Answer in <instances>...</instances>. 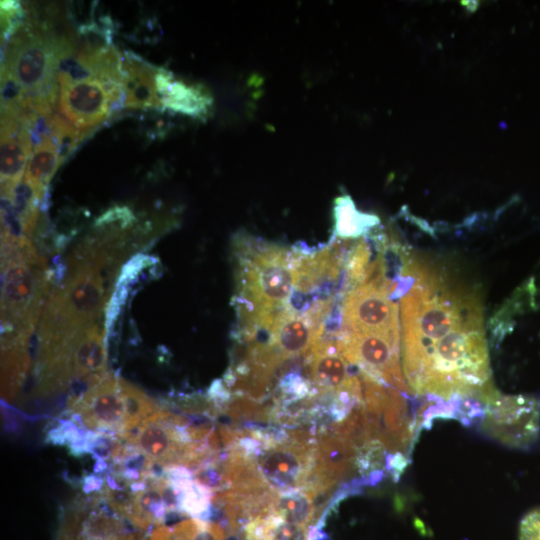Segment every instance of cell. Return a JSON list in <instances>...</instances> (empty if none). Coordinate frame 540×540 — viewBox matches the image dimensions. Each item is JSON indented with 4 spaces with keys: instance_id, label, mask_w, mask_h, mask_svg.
<instances>
[{
    "instance_id": "4fadbf2b",
    "label": "cell",
    "mask_w": 540,
    "mask_h": 540,
    "mask_svg": "<svg viewBox=\"0 0 540 540\" xmlns=\"http://www.w3.org/2000/svg\"><path fill=\"white\" fill-rule=\"evenodd\" d=\"M164 109L192 117H203L212 105V98L205 87L173 79L159 93Z\"/></svg>"
},
{
    "instance_id": "ac0fdd59",
    "label": "cell",
    "mask_w": 540,
    "mask_h": 540,
    "mask_svg": "<svg viewBox=\"0 0 540 540\" xmlns=\"http://www.w3.org/2000/svg\"><path fill=\"white\" fill-rule=\"evenodd\" d=\"M46 125L58 147L61 164L76 149L85 135L89 133L79 130L60 114L54 112L46 117Z\"/></svg>"
},
{
    "instance_id": "d6986e66",
    "label": "cell",
    "mask_w": 540,
    "mask_h": 540,
    "mask_svg": "<svg viewBox=\"0 0 540 540\" xmlns=\"http://www.w3.org/2000/svg\"><path fill=\"white\" fill-rule=\"evenodd\" d=\"M25 11L18 1H1V43L2 48L24 23Z\"/></svg>"
},
{
    "instance_id": "44dd1931",
    "label": "cell",
    "mask_w": 540,
    "mask_h": 540,
    "mask_svg": "<svg viewBox=\"0 0 540 540\" xmlns=\"http://www.w3.org/2000/svg\"><path fill=\"white\" fill-rule=\"evenodd\" d=\"M152 263V258L144 254H138L134 256L130 261L125 264L119 276L117 285H127L129 281L137 277V275L143 268L147 267Z\"/></svg>"
},
{
    "instance_id": "ffe728a7",
    "label": "cell",
    "mask_w": 540,
    "mask_h": 540,
    "mask_svg": "<svg viewBox=\"0 0 540 540\" xmlns=\"http://www.w3.org/2000/svg\"><path fill=\"white\" fill-rule=\"evenodd\" d=\"M519 540H540V507L529 511L521 520Z\"/></svg>"
},
{
    "instance_id": "7a4b0ae2",
    "label": "cell",
    "mask_w": 540,
    "mask_h": 540,
    "mask_svg": "<svg viewBox=\"0 0 540 540\" xmlns=\"http://www.w3.org/2000/svg\"><path fill=\"white\" fill-rule=\"evenodd\" d=\"M233 247L240 335L251 338L257 332L270 334L294 290L292 252L248 235L238 236Z\"/></svg>"
},
{
    "instance_id": "8992f818",
    "label": "cell",
    "mask_w": 540,
    "mask_h": 540,
    "mask_svg": "<svg viewBox=\"0 0 540 540\" xmlns=\"http://www.w3.org/2000/svg\"><path fill=\"white\" fill-rule=\"evenodd\" d=\"M124 107L122 87L90 77L58 86L57 111L82 131L91 132Z\"/></svg>"
},
{
    "instance_id": "2e32d148",
    "label": "cell",
    "mask_w": 540,
    "mask_h": 540,
    "mask_svg": "<svg viewBox=\"0 0 540 540\" xmlns=\"http://www.w3.org/2000/svg\"><path fill=\"white\" fill-rule=\"evenodd\" d=\"M273 514L283 523L310 527L316 521L312 491L300 489L278 494Z\"/></svg>"
},
{
    "instance_id": "8fae6325",
    "label": "cell",
    "mask_w": 540,
    "mask_h": 540,
    "mask_svg": "<svg viewBox=\"0 0 540 540\" xmlns=\"http://www.w3.org/2000/svg\"><path fill=\"white\" fill-rule=\"evenodd\" d=\"M32 146L31 130L21 117L19 129L1 137V195L11 196L23 179Z\"/></svg>"
},
{
    "instance_id": "5bb4252c",
    "label": "cell",
    "mask_w": 540,
    "mask_h": 540,
    "mask_svg": "<svg viewBox=\"0 0 540 540\" xmlns=\"http://www.w3.org/2000/svg\"><path fill=\"white\" fill-rule=\"evenodd\" d=\"M60 165L58 147L49 131H46L33 140V150L23 180L44 192Z\"/></svg>"
},
{
    "instance_id": "ba28073f",
    "label": "cell",
    "mask_w": 540,
    "mask_h": 540,
    "mask_svg": "<svg viewBox=\"0 0 540 540\" xmlns=\"http://www.w3.org/2000/svg\"><path fill=\"white\" fill-rule=\"evenodd\" d=\"M161 414L146 419L134 436L135 445L159 463L195 464L201 459L197 444L185 442L168 423H161Z\"/></svg>"
},
{
    "instance_id": "9a60e30c",
    "label": "cell",
    "mask_w": 540,
    "mask_h": 540,
    "mask_svg": "<svg viewBox=\"0 0 540 540\" xmlns=\"http://www.w3.org/2000/svg\"><path fill=\"white\" fill-rule=\"evenodd\" d=\"M58 540H143L127 534L112 519L99 517L88 521L77 516L67 519L62 525Z\"/></svg>"
},
{
    "instance_id": "30bf717a",
    "label": "cell",
    "mask_w": 540,
    "mask_h": 540,
    "mask_svg": "<svg viewBox=\"0 0 540 540\" xmlns=\"http://www.w3.org/2000/svg\"><path fill=\"white\" fill-rule=\"evenodd\" d=\"M158 67L137 54L126 51L121 58L124 107L160 108L161 100L156 85Z\"/></svg>"
},
{
    "instance_id": "9c48e42d",
    "label": "cell",
    "mask_w": 540,
    "mask_h": 540,
    "mask_svg": "<svg viewBox=\"0 0 540 540\" xmlns=\"http://www.w3.org/2000/svg\"><path fill=\"white\" fill-rule=\"evenodd\" d=\"M79 412L84 422L90 427H115L126 419V405L120 387V381L106 377L92 386L83 396Z\"/></svg>"
},
{
    "instance_id": "52a82bcc",
    "label": "cell",
    "mask_w": 540,
    "mask_h": 540,
    "mask_svg": "<svg viewBox=\"0 0 540 540\" xmlns=\"http://www.w3.org/2000/svg\"><path fill=\"white\" fill-rule=\"evenodd\" d=\"M70 275L63 289L58 290L64 309L80 327L94 324L105 301L99 271L86 266H68Z\"/></svg>"
},
{
    "instance_id": "3957f363",
    "label": "cell",
    "mask_w": 540,
    "mask_h": 540,
    "mask_svg": "<svg viewBox=\"0 0 540 540\" xmlns=\"http://www.w3.org/2000/svg\"><path fill=\"white\" fill-rule=\"evenodd\" d=\"M56 44L57 35L49 25L29 20L24 21L2 51V67L22 87L24 110L41 116L51 115L57 101Z\"/></svg>"
},
{
    "instance_id": "5b68a950",
    "label": "cell",
    "mask_w": 540,
    "mask_h": 540,
    "mask_svg": "<svg viewBox=\"0 0 540 540\" xmlns=\"http://www.w3.org/2000/svg\"><path fill=\"white\" fill-rule=\"evenodd\" d=\"M481 429L512 448L532 447L540 437V399L529 395L506 396L498 392L487 402Z\"/></svg>"
},
{
    "instance_id": "6da1fadb",
    "label": "cell",
    "mask_w": 540,
    "mask_h": 540,
    "mask_svg": "<svg viewBox=\"0 0 540 540\" xmlns=\"http://www.w3.org/2000/svg\"><path fill=\"white\" fill-rule=\"evenodd\" d=\"M402 357L410 388L443 399L495 393L476 295L446 284L415 261L403 268Z\"/></svg>"
},
{
    "instance_id": "277c9868",
    "label": "cell",
    "mask_w": 540,
    "mask_h": 540,
    "mask_svg": "<svg viewBox=\"0 0 540 540\" xmlns=\"http://www.w3.org/2000/svg\"><path fill=\"white\" fill-rule=\"evenodd\" d=\"M264 447L253 449V456L264 481L283 492L305 489L314 465V449L310 434L294 432L290 437L263 439Z\"/></svg>"
},
{
    "instance_id": "7c38bea8",
    "label": "cell",
    "mask_w": 540,
    "mask_h": 540,
    "mask_svg": "<svg viewBox=\"0 0 540 540\" xmlns=\"http://www.w3.org/2000/svg\"><path fill=\"white\" fill-rule=\"evenodd\" d=\"M71 365L78 379L93 385L100 382L106 367L102 336L95 324L81 329L76 335L71 353Z\"/></svg>"
},
{
    "instance_id": "e0dca14e",
    "label": "cell",
    "mask_w": 540,
    "mask_h": 540,
    "mask_svg": "<svg viewBox=\"0 0 540 540\" xmlns=\"http://www.w3.org/2000/svg\"><path fill=\"white\" fill-rule=\"evenodd\" d=\"M335 236L342 239L364 236L370 229L379 224V218L373 214L356 209L349 196L337 199L334 207Z\"/></svg>"
}]
</instances>
